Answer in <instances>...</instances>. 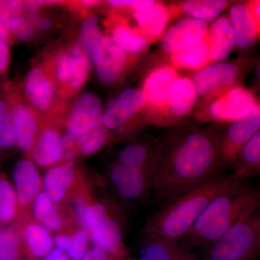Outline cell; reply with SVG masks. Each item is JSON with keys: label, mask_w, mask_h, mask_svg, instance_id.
Here are the masks:
<instances>
[{"label": "cell", "mask_w": 260, "mask_h": 260, "mask_svg": "<svg viewBox=\"0 0 260 260\" xmlns=\"http://www.w3.org/2000/svg\"><path fill=\"white\" fill-rule=\"evenodd\" d=\"M218 138L208 132H191L154 151L150 197L160 208L221 175Z\"/></svg>", "instance_id": "obj_1"}, {"label": "cell", "mask_w": 260, "mask_h": 260, "mask_svg": "<svg viewBox=\"0 0 260 260\" xmlns=\"http://www.w3.org/2000/svg\"><path fill=\"white\" fill-rule=\"evenodd\" d=\"M235 182L230 175L218 176L160 208L147 220L143 237L177 242L189 232L207 206Z\"/></svg>", "instance_id": "obj_2"}, {"label": "cell", "mask_w": 260, "mask_h": 260, "mask_svg": "<svg viewBox=\"0 0 260 260\" xmlns=\"http://www.w3.org/2000/svg\"><path fill=\"white\" fill-rule=\"evenodd\" d=\"M259 191L244 182H235L207 206L189 232L176 244L191 251L213 244L235 223L243 212L259 202Z\"/></svg>", "instance_id": "obj_3"}, {"label": "cell", "mask_w": 260, "mask_h": 260, "mask_svg": "<svg viewBox=\"0 0 260 260\" xmlns=\"http://www.w3.org/2000/svg\"><path fill=\"white\" fill-rule=\"evenodd\" d=\"M259 203L250 205L213 244L204 260H258L260 254Z\"/></svg>", "instance_id": "obj_4"}, {"label": "cell", "mask_w": 260, "mask_h": 260, "mask_svg": "<svg viewBox=\"0 0 260 260\" xmlns=\"http://www.w3.org/2000/svg\"><path fill=\"white\" fill-rule=\"evenodd\" d=\"M84 229L88 232L94 246L109 255L126 260L127 253L123 242L120 225L102 203L89 205Z\"/></svg>", "instance_id": "obj_5"}, {"label": "cell", "mask_w": 260, "mask_h": 260, "mask_svg": "<svg viewBox=\"0 0 260 260\" xmlns=\"http://www.w3.org/2000/svg\"><path fill=\"white\" fill-rule=\"evenodd\" d=\"M260 107L256 104L247 115L233 121L225 135L219 137L218 149L222 164L235 162L244 145L259 132Z\"/></svg>", "instance_id": "obj_6"}, {"label": "cell", "mask_w": 260, "mask_h": 260, "mask_svg": "<svg viewBox=\"0 0 260 260\" xmlns=\"http://www.w3.org/2000/svg\"><path fill=\"white\" fill-rule=\"evenodd\" d=\"M109 176L123 199L141 201L148 200L151 194V172L126 167L118 162L111 169Z\"/></svg>", "instance_id": "obj_7"}, {"label": "cell", "mask_w": 260, "mask_h": 260, "mask_svg": "<svg viewBox=\"0 0 260 260\" xmlns=\"http://www.w3.org/2000/svg\"><path fill=\"white\" fill-rule=\"evenodd\" d=\"M146 104L143 90L128 88L105 104L103 109V125L107 129L116 130L141 110Z\"/></svg>", "instance_id": "obj_8"}, {"label": "cell", "mask_w": 260, "mask_h": 260, "mask_svg": "<svg viewBox=\"0 0 260 260\" xmlns=\"http://www.w3.org/2000/svg\"><path fill=\"white\" fill-rule=\"evenodd\" d=\"M69 133L81 135L103 125V108L100 99L94 93L85 92L77 98L68 116Z\"/></svg>", "instance_id": "obj_9"}, {"label": "cell", "mask_w": 260, "mask_h": 260, "mask_svg": "<svg viewBox=\"0 0 260 260\" xmlns=\"http://www.w3.org/2000/svg\"><path fill=\"white\" fill-rule=\"evenodd\" d=\"M208 32V23L193 18H184L168 29L162 37L164 50L174 54L186 47L205 40Z\"/></svg>", "instance_id": "obj_10"}, {"label": "cell", "mask_w": 260, "mask_h": 260, "mask_svg": "<svg viewBox=\"0 0 260 260\" xmlns=\"http://www.w3.org/2000/svg\"><path fill=\"white\" fill-rule=\"evenodd\" d=\"M256 104L251 91L242 87H235L212 103L210 113L219 120L233 121L249 114Z\"/></svg>", "instance_id": "obj_11"}, {"label": "cell", "mask_w": 260, "mask_h": 260, "mask_svg": "<svg viewBox=\"0 0 260 260\" xmlns=\"http://www.w3.org/2000/svg\"><path fill=\"white\" fill-rule=\"evenodd\" d=\"M239 74L237 65L220 61L200 70L191 80L198 95H207L231 86L237 81Z\"/></svg>", "instance_id": "obj_12"}, {"label": "cell", "mask_w": 260, "mask_h": 260, "mask_svg": "<svg viewBox=\"0 0 260 260\" xmlns=\"http://www.w3.org/2000/svg\"><path fill=\"white\" fill-rule=\"evenodd\" d=\"M103 38L97 17H87L80 27L79 38L72 49L71 56L90 69L95 67L102 51Z\"/></svg>", "instance_id": "obj_13"}, {"label": "cell", "mask_w": 260, "mask_h": 260, "mask_svg": "<svg viewBox=\"0 0 260 260\" xmlns=\"http://www.w3.org/2000/svg\"><path fill=\"white\" fill-rule=\"evenodd\" d=\"M17 202L21 206H28L41 191L42 180L34 162L23 159L15 164L13 172Z\"/></svg>", "instance_id": "obj_14"}, {"label": "cell", "mask_w": 260, "mask_h": 260, "mask_svg": "<svg viewBox=\"0 0 260 260\" xmlns=\"http://www.w3.org/2000/svg\"><path fill=\"white\" fill-rule=\"evenodd\" d=\"M125 64V52L116 45L112 37H104L102 51L95 64L99 80L104 84L114 83L120 77Z\"/></svg>", "instance_id": "obj_15"}, {"label": "cell", "mask_w": 260, "mask_h": 260, "mask_svg": "<svg viewBox=\"0 0 260 260\" xmlns=\"http://www.w3.org/2000/svg\"><path fill=\"white\" fill-rule=\"evenodd\" d=\"M230 20L236 45L240 49H248L255 44L259 36V26L249 7L241 3L230 9Z\"/></svg>", "instance_id": "obj_16"}, {"label": "cell", "mask_w": 260, "mask_h": 260, "mask_svg": "<svg viewBox=\"0 0 260 260\" xmlns=\"http://www.w3.org/2000/svg\"><path fill=\"white\" fill-rule=\"evenodd\" d=\"M10 109L16 145L25 151H29L36 143L38 130L37 116L31 108L22 103H17Z\"/></svg>", "instance_id": "obj_17"}, {"label": "cell", "mask_w": 260, "mask_h": 260, "mask_svg": "<svg viewBox=\"0 0 260 260\" xmlns=\"http://www.w3.org/2000/svg\"><path fill=\"white\" fill-rule=\"evenodd\" d=\"M210 59L220 62L225 60L236 47V39L232 24L225 16H220L212 24L209 30Z\"/></svg>", "instance_id": "obj_18"}, {"label": "cell", "mask_w": 260, "mask_h": 260, "mask_svg": "<svg viewBox=\"0 0 260 260\" xmlns=\"http://www.w3.org/2000/svg\"><path fill=\"white\" fill-rule=\"evenodd\" d=\"M177 78L175 70L171 68H159L149 75L143 90L146 102L153 107H164L167 104L169 91Z\"/></svg>", "instance_id": "obj_19"}, {"label": "cell", "mask_w": 260, "mask_h": 260, "mask_svg": "<svg viewBox=\"0 0 260 260\" xmlns=\"http://www.w3.org/2000/svg\"><path fill=\"white\" fill-rule=\"evenodd\" d=\"M54 84L39 68L30 70L25 80V92L36 109L46 111L51 107L54 99Z\"/></svg>", "instance_id": "obj_20"}, {"label": "cell", "mask_w": 260, "mask_h": 260, "mask_svg": "<svg viewBox=\"0 0 260 260\" xmlns=\"http://www.w3.org/2000/svg\"><path fill=\"white\" fill-rule=\"evenodd\" d=\"M64 156L61 138L56 130L42 132L32 150V158L38 165L47 167L54 165Z\"/></svg>", "instance_id": "obj_21"}, {"label": "cell", "mask_w": 260, "mask_h": 260, "mask_svg": "<svg viewBox=\"0 0 260 260\" xmlns=\"http://www.w3.org/2000/svg\"><path fill=\"white\" fill-rule=\"evenodd\" d=\"M236 167L231 177L237 182H244L248 177L259 174L260 167V133H256L238 154Z\"/></svg>", "instance_id": "obj_22"}, {"label": "cell", "mask_w": 260, "mask_h": 260, "mask_svg": "<svg viewBox=\"0 0 260 260\" xmlns=\"http://www.w3.org/2000/svg\"><path fill=\"white\" fill-rule=\"evenodd\" d=\"M74 179L73 162L68 160L49 169L44 175L43 184L48 196L54 203H58L64 199Z\"/></svg>", "instance_id": "obj_23"}, {"label": "cell", "mask_w": 260, "mask_h": 260, "mask_svg": "<svg viewBox=\"0 0 260 260\" xmlns=\"http://www.w3.org/2000/svg\"><path fill=\"white\" fill-rule=\"evenodd\" d=\"M198 95L192 80L186 77H177L169 91L167 104L175 115L184 116L194 107Z\"/></svg>", "instance_id": "obj_24"}, {"label": "cell", "mask_w": 260, "mask_h": 260, "mask_svg": "<svg viewBox=\"0 0 260 260\" xmlns=\"http://www.w3.org/2000/svg\"><path fill=\"white\" fill-rule=\"evenodd\" d=\"M134 18L142 31L149 37L161 35L169 20L167 8L160 3H155L146 9L136 10Z\"/></svg>", "instance_id": "obj_25"}, {"label": "cell", "mask_w": 260, "mask_h": 260, "mask_svg": "<svg viewBox=\"0 0 260 260\" xmlns=\"http://www.w3.org/2000/svg\"><path fill=\"white\" fill-rule=\"evenodd\" d=\"M23 234L27 254L30 259H42L54 249L50 233L41 224L28 223L25 225Z\"/></svg>", "instance_id": "obj_26"}, {"label": "cell", "mask_w": 260, "mask_h": 260, "mask_svg": "<svg viewBox=\"0 0 260 260\" xmlns=\"http://www.w3.org/2000/svg\"><path fill=\"white\" fill-rule=\"evenodd\" d=\"M32 203L34 215L43 226L51 231H58L62 227V217L45 191H40Z\"/></svg>", "instance_id": "obj_27"}, {"label": "cell", "mask_w": 260, "mask_h": 260, "mask_svg": "<svg viewBox=\"0 0 260 260\" xmlns=\"http://www.w3.org/2000/svg\"><path fill=\"white\" fill-rule=\"evenodd\" d=\"M172 55V60L176 66L187 69H200L209 61V43L205 39Z\"/></svg>", "instance_id": "obj_28"}, {"label": "cell", "mask_w": 260, "mask_h": 260, "mask_svg": "<svg viewBox=\"0 0 260 260\" xmlns=\"http://www.w3.org/2000/svg\"><path fill=\"white\" fill-rule=\"evenodd\" d=\"M227 6L223 0H189L183 3L182 10L190 18L207 22L218 18Z\"/></svg>", "instance_id": "obj_29"}, {"label": "cell", "mask_w": 260, "mask_h": 260, "mask_svg": "<svg viewBox=\"0 0 260 260\" xmlns=\"http://www.w3.org/2000/svg\"><path fill=\"white\" fill-rule=\"evenodd\" d=\"M153 154L154 152L152 153L145 145L133 143L121 150L119 153V164L152 173Z\"/></svg>", "instance_id": "obj_30"}, {"label": "cell", "mask_w": 260, "mask_h": 260, "mask_svg": "<svg viewBox=\"0 0 260 260\" xmlns=\"http://www.w3.org/2000/svg\"><path fill=\"white\" fill-rule=\"evenodd\" d=\"M179 247L174 242L157 239H145L138 260H174Z\"/></svg>", "instance_id": "obj_31"}, {"label": "cell", "mask_w": 260, "mask_h": 260, "mask_svg": "<svg viewBox=\"0 0 260 260\" xmlns=\"http://www.w3.org/2000/svg\"><path fill=\"white\" fill-rule=\"evenodd\" d=\"M112 39L124 52L136 54L148 47L146 39L125 25H119L113 29Z\"/></svg>", "instance_id": "obj_32"}, {"label": "cell", "mask_w": 260, "mask_h": 260, "mask_svg": "<svg viewBox=\"0 0 260 260\" xmlns=\"http://www.w3.org/2000/svg\"><path fill=\"white\" fill-rule=\"evenodd\" d=\"M17 203L14 186L6 178L0 177V223H9L15 218Z\"/></svg>", "instance_id": "obj_33"}, {"label": "cell", "mask_w": 260, "mask_h": 260, "mask_svg": "<svg viewBox=\"0 0 260 260\" xmlns=\"http://www.w3.org/2000/svg\"><path fill=\"white\" fill-rule=\"evenodd\" d=\"M78 138V148L84 155L97 153L107 144L109 138V132L104 125L98 126L81 135Z\"/></svg>", "instance_id": "obj_34"}, {"label": "cell", "mask_w": 260, "mask_h": 260, "mask_svg": "<svg viewBox=\"0 0 260 260\" xmlns=\"http://www.w3.org/2000/svg\"><path fill=\"white\" fill-rule=\"evenodd\" d=\"M20 241L17 232L11 228L0 231V260H22Z\"/></svg>", "instance_id": "obj_35"}, {"label": "cell", "mask_w": 260, "mask_h": 260, "mask_svg": "<svg viewBox=\"0 0 260 260\" xmlns=\"http://www.w3.org/2000/svg\"><path fill=\"white\" fill-rule=\"evenodd\" d=\"M16 145L14 126L9 104L0 99V147L10 148Z\"/></svg>", "instance_id": "obj_36"}, {"label": "cell", "mask_w": 260, "mask_h": 260, "mask_svg": "<svg viewBox=\"0 0 260 260\" xmlns=\"http://www.w3.org/2000/svg\"><path fill=\"white\" fill-rule=\"evenodd\" d=\"M10 31L23 42L31 40L37 30V22L22 13H17L10 20Z\"/></svg>", "instance_id": "obj_37"}, {"label": "cell", "mask_w": 260, "mask_h": 260, "mask_svg": "<svg viewBox=\"0 0 260 260\" xmlns=\"http://www.w3.org/2000/svg\"><path fill=\"white\" fill-rule=\"evenodd\" d=\"M88 232L85 229H80L72 237L71 246L68 254L71 260H81L88 250Z\"/></svg>", "instance_id": "obj_38"}, {"label": "cell", "mask_w": 260, "mask_h": 260, "mask_svg": "<svg viewBox=\"0 0 260 260\" xmlns=\"http://www.w3.org/2000/svg\"><path fill=\"white\" fill-rule=\"evenodd\" d=\"M71 73L69 83L73 88H80L88 79L90 68L72 56Z\"/></svg>", "instance_id": "obj_39"}, {"label": "cell", "mask_w": 260, "mask_h": 260, "mask_svg": "<svg viewBox=\"0 0 260 260\" xmlns=\"http://www.w3.org/2000/svg\"><path fill=\"white\" fill-rule=\"evenodd\" d=\"M71 55L64 53L57 58L56 63V75L58 80L61 83H69L71 73Z\"/></svg>", "instance_id": "obj_40"}, {"label": "cell", "mask_w": 260, "mask_h": 260, "mask_svg": "<svg viewBox=\"0 0 260 260\" xmlns=\"http://www.w3.org/2000/svg\"><path fill=\"white\" fill-rule=\"evenodd\" d=\"M108 3L112 6L118 7V8L129 7L135 11L146 9L155 4V2L152 0H112Z\"/></svg>", "instance_id": "obj_41"}, {"label": "cell", "mask_w": 260, "mask_h": 260, "mask_svg": "<svg viewBox=\"0 0 260 260\" xmlns=\"http://www.w3.org/2000/svg\"><path fill=\"white\" fill-rule=\"evenodd\" d=\"M10 57V49L8 41L0 37V74L5 73L9 65Z\"/></svg>", "instance_id": "obj_42"}, {"label": "cell", "mask_w": 260, "mask_h": 260, "mask_svg": "<svg viewBox=\"0 0 260 260\" xmlns=\"http://www.w3.org/2000/svg\"><path fill=\"white\" fill-rule=\"evenodd\" d=\"M81 260H125L109 255L99 248L93 246L89 249Z\"/></svg>", "instance_id": "obj_43"}, {"label": "cell", "mask_w": 260, "mask_h": 260, "mask_svg": "<svg viewBox=\"0 0 260 260\" xmlns=\"http://www.w3.org/2000/svg\"><path fill=\"white\" fill-rule=\"evenodd\" d=\"M89 205L83 197H78L75 201V210L77 218L84 229L85 225V214L88 210Z\"/></svg>", "instance_id": "obj_44"}, {"label": "cell", "mask_w": 260, "mask_h": 260, "mask_svg": "<svg viewBox=\"0 0 260 260\" xmlns=\"http://www.w3.org/2000/svg\"><path fill=\"white\" fill-rule=\"evenodd\" d=\"M53 242L54 246H56L55 248L68 253L71 246L72 237L63 234H58L53 239Z\"/></svg>", "instance_id": "obj_45"}, {"label": "cell", "mask_w": 260, "mask_h": 260, "mask_svg": "<svg viewBox=\"0 0 260 260\" xmlns=\"http://www.w3.org/2000/svg\"><path fill=\"white\" fill-rule=\"evenodd\" d=\"M38 260H71L70 256H68V253L65 251L61 250V249H57V248H54L45 256L42 258V259Z\"/></svg>", "instance_id": "obj_46"}, {"label": "cell", "mask_w": 260, "mask_h": 260, "mask_svg": "<svg viewBox=\"0 0 260 260\" xmlns=\"http://www.w3.org/2000/svg\"><path fill=\"white\" fill-rule=\"evenodd\" d=\"M174 260H199L194 254H191V251H188L179 248L177 256Z\"/></svg>", "instance_id": "obj_47"}, {"label": "cell", "mask_w": 260, "mask_h": 260, "mask_svg": "<svg viewBox=\"0 0 260 260\" xmlns=\"http://www.w3.org/2000/svg\"><path fill=\"white\" fill-rule=\"evenodd\" d=\"M51 27V22L49 19L47 18H39L37 20V28L40 30H47Z\"/></svg>", "instance_id": "obj_48"}, {"label": "cell", "mask_w": 260, "mask_h": 260, "mask_svg": "<svg viewBox=\"0 0 260 260\" xmlns=\"http://www.w3.org/2000/svg\"><path fill=\"white\" fill-rule=\"evenodd\" d=\"M252 9H250L251 11V13H252L253 15H254V18H255L256 22H258L259 23V18H260V3L259 2H256L254 3V5H253Z\"/></svg>", "instance_id": "obj_49"}, {"label": "cell", "mask_w": 260, "mask_h": 260, "mask_svg": "<svg viewBox=\"0 0 260 260\" xmlns=\"http://www.w3.org/2000/svg\"><path fill=\"white\" fill-rule=\"evenodd\" d=\"M99 2L98 1H83V4L87 5V6H95L97 4H99Z\"/></svg>", "instance_id": "obj_50"}]
</instances>
